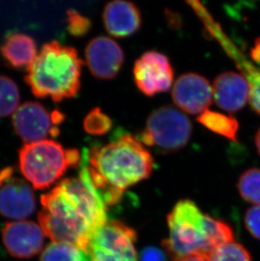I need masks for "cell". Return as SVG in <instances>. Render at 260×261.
<instances>
[{
    "mask_svg": "<svg viewBox=\"0 0 260 261\" xmlns=\"http://www.w3.org/2000/svg\"><path fill=\"white\" fill-rule=\"evenodd\" d=\"M244 222L249 233L260 240V205H253L247 211Z\"/></svg>",
    "mask_w": 260,
    "mask_h": 261,
    "instance_id": "25",
    "label": "cell"
},
{
    "mask_svg": "<svg viewBox=\"0 0 260 261\" xmlns=\"http://www.w3.org/2000/svg\"><path fill=\"white\" fill-rule=\"evenodd\" d=\"M85 56L91 74L101 80L113 79L124 62V53L120 46L113 39L102 36L89 42Z\"/></svg>",
    "mask_w": 260,
    "mask_h": 261,
    "instance_id": "12",
    "label": "cell"
},
{
    "mask_svg": "<svg viewBox=\"0 0 260 261\" xmlns=\"http://www.w3.org/2000/svg\"><path fill=\"white\" fill-rule=\"evenodd\" d=\"M2 236L5 248L12 256L29 259L42 251L46 235L40 225L20 221L5 225Z\"/></svg>",
    "mask_w": 260,
    "mask_h": 261,
    "instance_id": "13",
    "label": "cell"
},
{
    "mask_svg": "<svg viewBox=\"0 0 260 261\" xmlns=\"http://www.w3.org/2000/svg\"><path fill=\"white\" fill-rule=\"evenodd\" d=\"M174 103L190 114H200L208 110L213 91L206 78L195 73H187L176 81L172 91Z\"/></svg>",
    "mask_w": 260,
    "mask_h": 261,
    "instance_id": "11",
    "label": "cell"
},
{
    "mask_svg": "<svg viewBox=\"0 0 260 261\" xmlns=\"http://www.w3.org/2000/svg\"><path fill=\"white\" fill-rule=\"evenodd\" d=\"M255 145L257 147V150H258V154L260 155V128H258V130L257 131L255 136Z\"/></svg>",
    "mask_w": 260,
    "mask_h": 261,
    "instance_id": "28",
    "label": "cell"
},
{
    "mask_svg": "<svg viewBox=\"0 0 260 261\" xmlns=\"http://www.w3.org/2000/svg\"><path fill=\"white\" fill-rule=\"evenodd\" d=\"M238 189L243 200L260 205V168H250L241 175Z\"/></svg>",
    "mask_w": 260,
    "mask_h": 261,
    "instance_id": "20",
    "label": "cell"
},
{
    "mask_svg": "<svg viewBox=\"0 0 260 261\" xmlns=\"http://www.w3.org/2000/svg\"><path fill=\"white\" fill-rule=\"evenodd\" d=\"M36 210L34 192L15 168L0 170V214L10 219L22 220Z\"/></svg>",
    "mask_w": 260,
    "mask_h": 261,
    "instance_id": "9",
    "label": "cell"
},
{
    "mask_svg": "<svg viewBox=\"0 0 260 261\" xmlns=\"http://www.w3.org/2000/svg\"><path fill=\"white\" fill-rule=\"evenodd\" d=\"M219 40L222 41V45L225 49L227 51L229 55L234 59L238 68L243 72V76L248 81L250 87V101L251 106L254 111L260 114V71L253 66L248 59L243 56L238 51V48L234 46L230 40L227 39L224 35L219 36Z\"/></svg>",
    "mask_w": 260,
    "mask_h": 261,
    "instance_id": "17",
    "label": "cell"
},
{
    "mask_svg": "<svg viewBox=\"0 0 260 261\" xmlns=\"http://www.w3.org/2000/svg\"><path fill=\"white\" fill-rule=\"evenodd\" d=\"M82 65L75 48L53 41L42 47L27 69L25 83L38 98L50 97L60 102L78 94Z\"/></svg>",
    "mask_w": 260,
    "mask_h": 261,
    "instance_id": "4",
    "label": "cell"
},
{
    "mask_svg": "<svg viewBox=\"0 0 260 261\" xmlns=\"http://www.w3.org/2000/svg\"><path fill=\"white\" fill-rule=\"evenodd\" d=\"M67 24L69 33L74 37H83L91 28V20L74 10L67 11Z\"/></svg>",
    "mask_w": 260,
    "mask_h": 261,
    "instance_id": "24",
    "label": "cell"
},
{
    "mask_svg": "<svg viewBox=\"0 0 260 261\" xmlns=\"http://www.w3.org/2000/svg\"><path fill=\"white\" fill-rule=\"evenodd\" d=\"M134 78L142 93L153 96L171 88L174 72L166 55L157 51H149L135 62Z\"/></svg>",
    "mask_w": 260,
    "mask_h": 261,
    "instance_id": "10",
    "label": "cell"
},
{
    "mask_svg": "<svg viewBox=\"0 0 260 261\" xmlns=\"http://www.w3.org/2000/svg\"><path fill=\"white\" fill-rule=\"evenodd\" d=\"M83 155L80 169L107 206L119 202L128 188L152 173V155L129 134H123L102 146H91Z\"/></svg>",
    "mask_w": 260,
    "mask_h": 261,
    "instance_id": "2",
    "label": "cell"
},
{
    "mask_svg": "<svg viewBox=\"0 0 260 261\" xmlns=\"http://www.w3.org/2000/svg\"><path fill=\"white\" fill-rule=\"evenodd\" d=\"M193 125L188 117L172 106L155 109L148 117L141 141L162 152L181 150L191 138Z\"/></svg>",
    "mask_w": 260,
    "mask_h": 261,
    "instance_id": "6",
    "label": "cell"
},
{
    "mask_svg": "<svg viewBox=\"0 0 260 261\" xmlns=\"http://www.w3.org/2000/svg\"><path fill=\"white\" fill-rule=\"evenodd\" d=\"M84 129L91 136H103L111 130L113 122L99 108L92 109L84 118Z\"/></svg>",
    "mask_w": 260,
    "mask_h": 261,
    "instance_id": "23",
    "label": "cell"
},
{
    "mask_svg": "<svg viewBox=\"0 0 260 261\" xmlns=\"http://www.w3.org/2000/svg\"><path fill=\"white\" fill-rule=\"evenodd\" d=\"M0 52L10 67L27 70L38 55L34 39L28 35L19 32L12 33L6 37L0 47Z\"/></svg>",
    "mask_w": 260,
    "mask_h": 261,
    "instance_id": "16",
    "label": "cell"
},
{
    "mask_svg": "<svg viewBox=\"0 0 260 261\" xmlns=\"http://www.w3.org/2000/svg\"><path fill=\"white\" fill-rule=\"evenodd\" d=\"M206 261H252L245 247L235 241L218 246L209 254Z\"/></svg>",
    "mask_w": 260,
    "mask_h": 261,
    "instance_id": "21",
    "label": "cell"
},
{
    "mask_svg": "<svg viewBox=\"0 0 260 261\" xmlns=\"http://www.w3.org/2000/svg\"><path fill=\"white\" fill-rule=\"evenodd\" d=\"M81 160L77 149H65L49 139L25 144L19 150L20 173L37 190L52 186L69 168H78Z\"/></svg>",
    "mask_w": 260,
    "mask_h": 261,
    "instance_id": "5",
    "label": "cell"
},
{
    "mask_svg": "<svg viewBox=\"0 0 260 261\" xmlns=\"http://www.w3.org/2000/svg\"><path fill=\"white\" fill-rule=\"evenodd\" d=\"M137 233L119 221H111L96 232L88 250L91 261H138Z\"/></svg>",
    "mask_w": 260,
    "mask_h": 261,
    "instance_id": "7",
    "label": "cell"
},
{
    "mask_svg": "<svg viewBox=\"0 0 260 261\" xmlns=\"http://www.w3.org/2000/svg\"><path fill=\"white\" fill-rule=\"evenodd\" d=\"M64 115L59 110L50 113L37 101H27L13 114L12 124L15 133L25 144L47 140V136H58V125Z\"/></svg>",
    "mask_w": 260,
    "mask_h": 261,
    "instance_id": "8",
    "label": "cell"
},
{
    "mask_svg": "<svg viewBox=\"0 0 260 261\" xmlns=\"http://www.w3.org/2000/svg\"><path fill=\"white\" fill-rule=\"evenodd\" d=\"M212 91L216 105L229 113L243 109L250 97L248 81L243 74L235 72L219 74L214 81Z\"/></svg>",
    "mask_w": 260,
    "mask_h": 261,
    "instance_id": "14",
    "label": "cell"
},
{
    "mask_svg": "<svg viewBox=\"0 0 260 261\" xmlns=\"http://www.w3.org/2000/svg\"><path fill=\"white\" fill-rule=\"evenodd\" d=\"M173 261H206V258L199 254H193V255L175 258Z\"/></svg>",
    "mask_w": 260,
    "mask_h": 261,
    "instance_id": "27",
    "label": "cell"
},
{
    "mask_svg": "<svg viewBox=\"0 0 260 261\" xmlns=\"http://www.w3.org/2000/svg\"><path fill=\"white\" fill-rule=\"evenodd\" d=\"M104 25L109 34L115 37H127L137 32L142 17L137 5L125 0H114L106 5Z\"/></svg>",
    "mask_w": 260,
    "mask_h": 261,
    "instance_id": "15",
    "label": "cell"
},
{
    "mask_svg": "<svg viewBox=\"0 0 260 261\" xmlns=\"http://www.w3.org/2000/svg\"><path fill=\"white\" fill-rule=\"evenodd\" d=\"M169 236L162 245L175 258L199 254L206 258L212 250L234 241L230 226L204 214L194 201L182 200L167 216Z\"/></svg>",
    "mask_w": 260,
    "mask_h": 261,
    "instance_id": "3",
    "label": "cell"
},
{
    "mask_svg": "<svg viewBox=\"0 0 260 261\" xmlns=\"http://www.w3.org/2000/svg\"><path fill=\"white\" fill-rule=\"evenodd\" d=\"M197 120L214 133L234 142L238 141L239 123L233 116L206 110L198 117Z\"/></svg>",
    "mask_w": 260,
    "mask_h": 261,
    "instance_id": "18",
    "label": "cell"
},
{
    "mask_svg": "<svg viewBox=\"0 0 260 261\" xmlns=\"http://www.w3.org/2000/svg\"><path fill=\"white\" fill-rule=\"evenodd\" d=\"M20 107V91L10 77L0 74V118L15 114Z\"/></svg>",
    "mask_w": 260,
    "mask_h": 261,
    "instance_id": "19",
    "label": "cell"
},
{
    "mask_svg": "<svg viewBox=\"0 0 260 261\" xmlns=\"http://www.w3.org/2000/svg\"><path fill=\"white\" fill-rule=\"evenodd\" d=\"M39 225L54 243H64L87 252L95 234L108 222L107 205L88 177L62 180L41 198Z\"/></svg>",
    "mask_w": 260,
    "mask_h": 261,
    "instance_id": "1",
    "label": "cell"
},
{
    "mask_svg": "<svg viewBox=\"0 0 260 261\" xmlns=\"http://www.w3.org/2000/svg\"><path fill=\"white\" fill-rule=\"evenodd\" d=\"M138 261H167V254L157 247H146L140 253Z\"/></svg>",
    "mask_w": 260,
    "mask_h": 261,
    "instance_id": "26",
    "label": "cell"
},
{
    "mask_svg": "<svg viewBox=\"0 0 260 261\" xmlns=\"http://www.w3.org/2000/svg\"><path fill=\"white\" fill-rule=\"evenodd\" d=\"M83 251L64 243H53L42 252L40 261H81Z\"/></svg>",
    "mask_w": 260,
    "mask_h": 261,
    "instance_id": "22",
    "label": "cell"
}]
</instances>
